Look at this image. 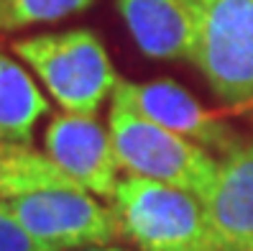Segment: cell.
I'll return each mask as SVG.
<instances>
[{
	"label": "cell",
	"mask_w": 253,
	"mask_h": 251,
	"mask_svg": "<svg viewBox=\"0 0 253 251\" xmlns=\"http://www.w3.org/2000/svg\"><path fill=\"white\" fill-rule=\"evenodd\" d=\"M13 51L67 113L95 115L118 87L105 47L87 28L26 36L13 41Z\"/></svg>",
	"instance_id": "1"
},
{
	"label": "cell",
	"mask_w": 253,
	"mask_h": 251,
	"mask_svg": "<svg viewBox=\"0 0 253 251\" xmlns=\"http://www.w3.org/2000/svg\"><path fill=\"white\" fill-rule=\"evenodd\" d=\"M110 200L138 251H217L205 205L192 193L130 174Z\"/></svg>",
	"instance_id": "2"
},
{
	"label": "cell",
	"mask_w": 253,
	"mask_h": 251,
	"mask_svg": "<svg viewBox=\"0 0 253 251\" xmlns=\"http://www.w3.org/2000/svg\"><path fill=\"white\" fill-rule=\"evenodd\" d=\"M108 128L118 161L133 177L179 187L200 200L210 193L217 161L205 146L156 126L115 98L110 102Z\"/></svg>",
	"instance_id": "3"
},
{
	"label": "cell",
	"mask_w": 253,
	"mask_h": 251,
	"mask_svg": "<svg viewBox=\"0 0 253 251\" xmlns=\"http://www.w3.org/2000/svg\"><path fill=\"white\" fill-rule=\"evenodd\" d=\"M189 62L222 105H253V0H197Z\"/></svg>",
	"instance_id": "4"
},
{
	"label": "cell",
	"mask_w": 253,
	"mask_h": 251,
	"mask_svg": "<svg viewBox=\"0 0 253 251\" xmlns=\"http://www.w3.org/2000/svg\"><path fill=\"white\" fill-rule=\"evenodd\" d=\"M5 205L49 251L110 246L123 239L115 208L102 205L87 190H36L5 200Z\"/></svg>",
	"instance_id": "5"
},
{
	"label": "cell",
	"mask_w": 253,
	"mask_h": 251,
	"mask_svg": "<svg viewBox=\"0 0 253 251\" xmlns=\"http://www.w3.org/2000/svg\"><path fill=\"white\" fill-rule=\"evenodd\" d=\"M43 154L67 172L82 190L97 198H113L118 187V161L110 128L87 113H59L43 131Z\"/></svg>",
	"instance_id": "6"
},
{
	"label": "cell",
	"mask_w": 253,
	"mask_h": 251,
	"mask_svg": "<svg viewBox=\"0 0 253 251\" xmlns=\"http://www.w3.org/2000/svg\"><path fill=\"white\" fill-rule=\"evenodd\" d=\"M113 98L121 100L130 110H136L138 115L154 121L156 126L174 131V134L195 141L205 149L225 154L233 144L241 141L222 118L210 113L195 95L187 93L174 80H151V82L118 80Z\"/></svg>",
	"instance_id": "7"
},
{
	"label": "cell",
	"mask_w": 253,
	"mask_h": 251,
	"mask_svg": "<svg viewBox=\"0 0 253 251\" xmlns=\"http://www.w3.org/2000/svg\"><path fill=\"white\" fill-rule=\"evenodd\" d=\"M202 205L217 251H253V141L222 154Z\"/></svg>",
	"instance_id": "8"
},
{
	"label": "cell",
	"mask_w": 253,
	"mask_h": 251,
	"mask_svg": "<svg viewBox=\"0 0 253 251\" xmlns=\"http://www.w3.org/2000/svg\"><path fill=\"white\" fill-rule=\"evenodd\" d=\"M146 56L189 59L197 34V0H115Z\"/></svg>",
	"instance_id": "9"
},
{
	"label": "cell",
	"mask_w": 253,
	"mask_h": 251,
	"mask_svg": "<svg viewBox=\"0 0 253 251\" xmlns=\"http://www.w3.org/2000/svg\"><path fill=\"white\" fill-rule=\"evenodd\" d=\"M49 110L34 77L5 51H0V139L31 144L39 121Z\"/></svg>",
	"instance_id": "10"
},
{
	"label": "cell",
	"mask_w": 253,
	"mask_h": 251,
	"mask_svg": "<svg viewBox=\"0 0 253 251\" xmlns=\"http://www.w3.org/2000/svg\"><path fill=\"white\" fill-rule=\"evenodd\" d=\"M36 190H82L54 161L31 144L0 139V200H13Z\"/></svg>",
	"instance_id": "11"
},
{
	"label": "cell",
	"mask_w": 253,
	"mask_h": 251,
	"mask_svg": "<svg viewBox=\"0 0 253 251\" xmlns=\"http://www.w3.org/2000/svg\"><path fill=\"white\" fill-rule=\"evenodd\" d=\"M95 0H0V28L16 31L84 13Z\"/></svg>",
	"instance_id": "12"
},
{
	"label": "cell",
	"mask_w": 253,
	"mask_h": 251,
	"mask_svg": "<svg viewBox=\"0 0 253 251\" xmlns=\"http://www.w3.org/2000/svg\"><path fill=\"white\" fill-rule=\"evenodd\" d=\"M0 251H49L18 223V218L3 200H0Z\"/></svg>",
	"instance_id": "13"
},
{
	"label": "cell",
	"mask_w": 253,
	"mask_h": 251,
	"mask_svg": "<svg viewBox=\"0 0 253 251\" xmlns=\"http://www.w3.org/2000/svg\"><path fill=\"white\" fill-rule=\"evenodd\" d=\"M69 251H128V249H118V246H87V249H69Z\"/></svg>",
	"instance_id": "14"
}]
</instances>
